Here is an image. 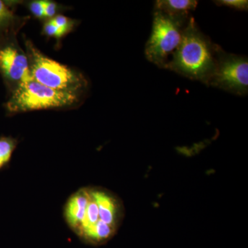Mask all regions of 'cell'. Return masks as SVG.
I'll list each match as a JSON object with an SVG mask.
<instances>
[{
    "label": "cell",
    "instance_id": "6da1fadb",
    "mask_svg": "<svg viewBox=\"0 0 248 248\" xmlns=\"http://www.w3.org/2000/svg\"><path fill=\"white\" fill-rule=\"evenodd\" d=\"M218 45L213 43L190 17L180 45L166 69L208 86L216 66Z\"/></svg>",
    "mask_w": 248,
    "mask_h": 248
},
{
    "label": "cell",
    "instance_id": "7a4b0ae2",
    "mask_svg": "<svg viewBox=\"0 0 248 248\" xmlns=\"http://www.w3.org/2000/svg\"><path fill=\"white\" fill-rule=\"evenodd\" d=\"M25 46L31 76L37 82L50 89L78 94L87 87L82 75L46 56L30 40L25 41Z\"/></svg>",
    "mask_w": 248,
    "mask_h": 248
},
{
    "label": "cell",
    "instance_id": "3957f363",
    "mask_svg": "<svg viewBox=\"0 0 248 248\" xmlns=\"http://www.w3.org/2000/svg\"><path fill=\"white\" fill-rule=\"evenodd\" d=\"M190 17H172L154 11L151 35L145 48V55L148 61L160 68H167L173 54L182 42Z\"/></svg>",
    "mask_w": 248,
    "mask_h": 248
},
{
    "label": "cell",
    "instance_id": "277c9868",
    "mask_svg": "<svg viewBox=\"0 0 248 248\" xmlns=\"http://www.w3.org/2000/svg\"><path fill=\"white\" fill-rule=\"evenodd\" d=\"M79 102V94L50 89L31 79L13 91L6 109L10 113L71 107Z\"/></svg>",
    "mask_w": 248,
    "mask_h": 248
},
{
    "label": "cell",
    "instance_id": "5b68a950",
    "mask_svg": "<svg viewBox=\"0 0 248 248\" xmlns=\"http://www.w3.org/2000/svg\"><path fill=\"white\" fill-rule=\"evenodd\" d=\"M209 86L236 95H246L248 93L247 57L227 53L218 46L216 66Z\"/></svg>",
    "mask_w": 248,
    "mask_h": 248
},
{
    "label": "cell",
    "instance_id": "8992f818",
    "mask_svg": "<svg viewBox=\"0 0 248 248\" xmlns=\"http://www.w3.org/2000/svg\"><path fill=\"white\" fill-rule=\"evenodd\" d=\"M0 71L14 91L21 84L32 79L29 58L16 42L0 47Z\"/></svg>",
    "mask_w": 248,
    "mask_h": 248
},
{
    "label": "cell",
    "instance_id": "52a82bcc",
    "mask_svg": "<svg viewBox=\"0 0 248 248\" xmlns=\"http://www.w3.org/2000/svg\"><path fill=\"white\" fill-rule=\"evenodd\" d=\"M92 191L99 208V220L118 230L124 215L122 202L118 197L102 187H92Z\"/></svg>",
    "mask_w": 248,
    "mask_h": 248
},
{
    "label": "cell",
    "instance_id": "ba28073f",
    "mask_svg": "<svg viewBox=\"0 0 248 248\" xmlns=\"http://www.w3.org/2000/svg\"><path fill=\"white\" fill-rule=\"evenodd\" d=\"M89 186L81 187L68 197L63 207V218L67 226L74 233L82 219L89 202Z\"/></svg>",
    "mask_w": 248,
    "mask_h": 248
},
{
    "label": "cell",
    "instance_id": "9c48e42d",
    "mask_svg": "<svg viewBox=\"0 0 248 248\" xmlns=\"http://www.w3.org/2000/svg\"><path fill=\"white\" fill-rule=\"evenodd\" d=\"M195 0H158L155 1L154 11H160L172 17L188 18L191 11L197 9Z\"/></svg>",
    "mask_w": 248,
    "mask_h": 248
},
{
    "label": "cell",
    "instance_id": "30bf717a",
    "mask_svg": "<svg viewBox=\"0 0 248 248\" xmlns=\"http://www.w3.org/2000/svg\"><path fill=\"white\" fill-rule=\"evenodd\" d=\"M18 141L11 137L0 138V171L9 168Z\"/></svg>",
    "mask_w": 248,
    "mask_h": 248
},
{
    "label": "cell",
    "instance_id": "8fae6325",
    "mask_svg": "<svg viewBox=\"0 0 248 248\" xmlns=\"http://www.w3.org/2000/svg\"><path fill=\"white\" fill-rule=\"evenodd\" d=\"M16 21V17L14 13L2 1H0V32L12 27Z\"/></svg>",
    "mask_w": 248,
    "mask_h": 248
},
{
    "label": "cell",
    "instance_id": "7c38bea8",
    "mask_svg": "<svg viewBox=\"0 0 248 248\" xmlns=\"http://www.w3.org/2000/svg\"><path fill=\"white\" fill-rule=\"evenodd\" d=\"M218 6H228L232 9L239 11H248V1L247 0H218L214 1Z\"/></svg>",
    "mask_w": 248,
    "mask_h": 248
},
{
    "label": "cell",
    "instance_id": "4fadbf2b",
    "mask_svg": "<svg viewBox=\"0 0 248 248\" xmlns=\"http://www.w3.org/2000/svg\"><path fill=\"white\" fill-rule=\"evenodd\" d=\"M50 20L56 27L61 29L65 34H66L68 31H71L72 28L74 25L73 20L65 16H62V15L55 16V17L50 19Z\"/></svg>",
    "mask_w": 248,
    "mask_h": 248
},
{
    "label": "cell",
    "instance_id": "5bb4252c",
    "mask_svg": "<svg viewBox=\"0 0 248 248\" xmlns=\"http://www.w3.org/2000/svg\"><path fill=\"white\" fill-rule=\"evenodd\" d=\"M43 31L46 35L48 36V37H55L56 39L60 38V37H63V35H66L61 29L56 27L51 22L50 19L46 23H45V26H44Z\"/></svg>",
    "mask_w": 248,
    "mask_h": 248
},
{
    "label": "cell",
    "instance_id": "9a60e30c",
    "mask_svg": "<svg viewBox=\"0 0 248 248\" xmlns=\"http://www.w3.org/2000/svg\"><path fill=\"white\" fill-rule=\"evenodd\" d=\"M29 9L31 12L35 16V17L42 19L45 17V11H44V1H33L29 5Z\"/></svg>",
    "mask_w": 248,
    "mask_h": 248
},
{
    "label": "cell",
    "instance_id": "2e32d148",
    "mask_svg": "<svg viewBox=\"0 0 248 248\" xmlns=\"http://www.w3.org/2000/svg\"><path fill=\"white\" fill-rule=\"evenodd\" d=\"M58 11V4L54 1H44V11L45 17L53 18Z\"/></svg>",
    "mask_w": 248,
    "mask_h": 248
}]
</instances>
